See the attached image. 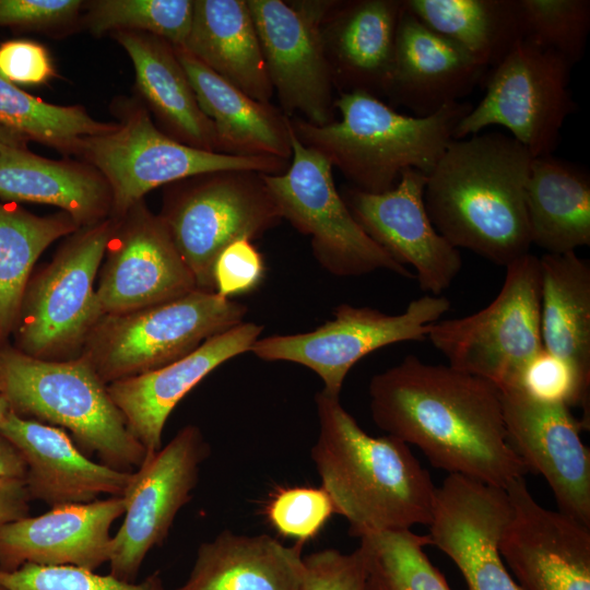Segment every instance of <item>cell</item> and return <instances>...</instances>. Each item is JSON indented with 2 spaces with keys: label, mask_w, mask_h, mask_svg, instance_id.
<instances>
[{
  "label": "cell",
  "mask_w": 590,
  "mask_h": 590,
  "mask_svg": "<svg viewBox=\"0 0 590 590\" xmlns=\"http://www.w3.org/2000/svg\"><path fill=\"white\" fill-rule=\"evenodd\" d=\"M369 397L375 424L448 475L506 489L529 472L508 441L500 390L483 378L408 355L371 378Z\"/></svg>",
  "instance_id": "1"
},
{
  "label": "cell",
  "mask_w": 590,
  "mask_h": 590,
  "mask_svg": "<svg viewBox=\"0 0 590 590\" xmlns=\"http://www.w3.org/2000/svg\"><path fill=\"white\" fill-rule=\"evenodd\" d=\"M532 156L511 135L453 140L427 175L424 203L453 247L507 267L529 253L526 187Z\"/></svg>",
  "instance_id": "2"
},
{
  "label": "cell",
  "mask_w": 590,
  "mask_h": 590,
  "mask_svg": "<svg viewBox=\"0 0 590 590\" xmlns=\"http://www.w3.org/2000/svg\"><path fill=\"white\" fill-rule=\"evenodd\" d=\"M315 402L319 433L311 459L350 535L429 526L437 487L409 445L367 434L340 397L321 389Z\"/></svg>",
  "instance_id": "3"
},
{
  "label": "cell",
  "mask_w": 590,
  "mask_h": 590,
  "mask_svg": "<svg viewBox=\"0 0 590 590\" xmlns=\"http://www.w3.org/2000/svg\"><path fill=\"white\" fill-rule=\"evenodd\" d=\"M341 119L324 126L291 119L297 139L320 153L365 192L393 188L406 169L428 175L451 141L468 103H451L433 115L401 114L364 91L342 93L334 102Z\"/></svg>",
  "instance_id": "4"
},
{
  "label": "cell",
  "mask_w": 590,
  "mask_h": 590,
  "mask_svg": "<svg viewBox=\"0 0 590 590\" xmlns=\"http://www.w3.org/2000/svg\"><path fill=\"white\" fill-rule=\"evenodd\" d=\"M0 387L16 414L67 428L85 455H97L106 465L132 472L146 456L84 361L48 362L1 344Z\"/></svg>",
  "instance_id": "5"
},
{
  "label": "cell",
  "mask_w": 590,
  "mask_h": 590,
  "mask_svg": "<svg viewBox=\"0 0 590 590\" xmlns=\"http://www.w3.org/2000/svg\"><path fill=\"white\" fill-rule=\"evenodd\" d=\"M506 269L491 304L470 316L438 320L426 337L449 366L500 391L519 389L524 371L543 351L539 258L529 252Z\"/></svg>",
  "instance_id": "6"
},
{
  "label": "cell",
  "mask_w": 590,
  "mask_h": 590,
  "mask_svg": "<svg viewBox=\"0 0 590 590\" xmlns=\"http://www.w3.org/2000/svg\"><path fill=\"white\" fill-rule=\"evenodd\" d=\"M263 174L221 170L182 179L168 197L163 219L197 288L215 292L213 269L232 243L252 241L282 216Z\"/></svg>",
  "instance_id": "7"
},
{
  "label": "cell",
  "mask_w": 590,
  "mask_h": 590,
  "mask_svg": "<svg viewBox=\"0 0 590 590\" xmlns=\"http://www.w3.org/2000/svg\"><path fill=\"white\" fill-rule=\"evenodd\" d=\"M75 154L105 178L119 213H127L162 185L221 170L279 175L290 164L275 157L232 155L184 144L160 130L140 107L126 109L114 129L83 138Z\"/></svg>",
  "instance_id": "8"
},
{
  "label": "cell",
  "mask_w": 590,
  "mask_h": 590,
  "mask_svg": "<svg viewBox=\"0 0 590 590\" xmlns=\"http://www.w3.org/2000/svg\"><path fill=\"white\" fill-rule=\"evenodd\" d=\"M291 146L292 161L287 169L279 175L262 176L282 220L310 237L318 263L341 278L361 276L377 270L415 278L363 231L337 190L330 163L304 145L292 125Z\"/></svg>",
  "instance_id": "9"
},
{
  "label": "cell",
  "mask_w": 590,
  "mask_h": 590,
  "mask_svg": "<svg viewBox=\"0 0 590 590\" xmlns=\"http://www.w3.org/2000/svg\"><path fill=\"white\" fill-rule=\"evenodd\" d=\"M571 67L557 52L521 39L492 69L483 98L459 121L455 140L500 126L532 157L552 155L576 108L569 88Z\"/></svg>",
  "instance_id": "10"
},
{
  "label": "cell",
  "mask_w": 590,
  "mask_h": 590,
  "mask_svg": "<svg viewBox=\"0 0 590 590\" xmlns=\"http://www.w3.org/2000/svg\"><path fill=\"white\" fill-rule=\"evenodd\" d=\"M449 308L448 298L429 294L398 315L341 304L333 318L315 330L259 338L249 352L268 362L303 365L319 376L323 391L340 397L346 375L361 358L394 343L424 340Z\"/></svg>",
  "instance_id": "11"
},
{
  "label": "cell",
  "mask_w": 590,
  "mask_h": 590,
  "mask_svg": "<svg viewBox=\"0 0 590 590\" xmlns=\"http://www.w3.org/2000/svg\"><path fill=\"white\" fill-rule=\"evenodd\" d=\"M247 307L199 288L120 315L101 342L96 373L115 381L167 365L244 321Z\"/></svg>",
  "instance_id": "12"
},
{
  "label": "cell",
  "mask_w": 590,
  "mask_h": 590,
  "mask_svg": "<svg viewBox=\"0 0 590 590\" xmlns=\"http://www.w3.org/2000/svg\"><path fill=\"white\" fill-rule=\"evenodd\" d=\"M208 456L200 429L188 425L131 472L122 495L123 520L110 543L111 576L134 582L148 553L164 542L177 514L191 499Z\"/></svg>",
  "instance_id": "13"
},
{
  "label": "cell",
  "mask_w": 590,
  "mask_h": 590,
  "mask_svg": "<svg viewBox=\"0 0 590 590\" xmlns=\"http://www.w3.org/2000/svg\"><path fill=\"white\" fill-rule=\"evenodd\" d=\"M338 3L247 1L273 91L285 111L316 126L333 121L334 78L320 25Z\"/></svg>",
  "instance_id": "14"
},
{
  "label": "cell",
  "mask_w": 590,
  "mask_h": 590,
  "mask_svg": "<svg viewBox=\"0 0 590 590\" xmlns=\"http://www.w3.org/2000/svg\"><path fill=\"white\" fill-rule=\"evenodd\" d=\"M111 235L110 222L94 224L27 285L13 327L16 350L38 357L73 342L99 315L94 281Z\"/></svg>",
  "instance_id": "15"
},
{
  "label": "cell",
  "mask_w": 590,
  "mask_h": 590,
  "mask_svg": "<svg viewBox=\"0 0 590 590\" xmlns=\"http://www.w3.org/2000/svg\"><path fill=\"white\" fill-rule=\"evenodd\" d=\"M498 551L521 590H590V527L541 506L524 477L506 487Z\"/></svg>",
  "instance_id": "16"
},
{
  "label": "cell",
  "mask_w": 590,
  "mask_h": 590,
  "mask_svg": "<svg viewBox=\"0 0 590 590\" xmlns=\"http://www.w3.org/2000/svg\"><path fill=\"white\" fill-rule=\"evenodd\" d=\"M507 438L529 472L547 482L560 512L590 527V451L586 428L562 402L522 389L502 390Z\"/></svg>",
  "instance_id": "17"
},
{
  "label": "cell",
  "mask_w": 590,
  "mask_h": 590,
  "mask_svg": "<svg viewBox=\"0 0 590 590\" xmlns=\"http://www.w3.org/2000/svg\"><path fill=\"white\" fill-rule=\"evenodd\" d=\"M427 176L402 173L397 185L381 193L352 188L343 200L363 231L398 263L411 266L423 292L440 295L462 268L459 249L433 225L424 203Z\"/></svg>",
  "instance_id": "18"
},
{
  "label": "cell",
  "mask_w": 590,
  "mask_h": 590,
  "mask_svg": "<svg viewBox=\"0 0 590 590\" xmlns=\"http://www.w3.org/2000/svg\"><path fill=\"white\" fill-rule=\"evenodd\" d=\"M509 514L503 488L457 474L436 488L429 544L457 565L468 590H521L498 551Z\"/></svg>",
  "instance_id": "19"
},
{
  "label": "cell",
  "mask_w": 590,
  "mask_h": 590,
  "mask_svg": "<svg viewBox=\"0 0 590 590\" xmlns=\"http://www.w3.org/2000/svg\"><path fill=\"white\" fill-rule=\"evenodd\" d=\"M128 212L96 290L98 314H129L197 288L163 219L140 202Z\"/></svg>",
  "instance_id": "20"
},
{
  "label": "cell",
  "mask_w": 590,
  "mask_h": 590,
  "mask_svg": "<svg viewBox=\"0 0 590 590\" xmlns=\"http://www.w3.org/2000/svg\"><path fill=\"white\" fill-rule=\"evenodd\" d=\"M262 331L243 321L167 365L110 382L108 393L146 456L162 448L165 423L179 401L224 362L249 352Z\"/></svg>",
  "instance_id": "21"
},
{
  "label": "cell",
  "mask_w": 590,
  "mask_h": 590,
  "mask_svg": "<svg viewBox=\"0 0 590 590\" xmlns=\"http://www.w3.org/2000/svg\"><path fill=\"white\" fill-rule=\"evenodd\" d=\"M123 512V497L110 496L11 521L0 528V569L35 564L95 570L108 563L110 528Z\"/></svg>",
  "instance_id": "22"
},
{
  "label": "cell",
  "mask_w": 590,
  "mask_h": 590,
  "mask_svg": "<svg viewBox=\"0 0 590 590\" xmlns=\"http://www.w3.org/2000/svg\"><path fill=\"white\" fill-rule=\"evenodd\" d=\"M0 435L20 452L30 499L48 506L83 504L101 495L122 496L131 472L91 460L62 428L10 411Z\"/></svg>",
  "instance_id": "23"
},
{
  "label": "cell",
  "mask_w": 590,
  "mask_h": 590,
  "mask_svg": "<svg viewBox=\"0 0 590 590\" xmlns=\"http://www.w3.org/2000/svg\"><path fill=\"white\" fill-rule=\"evenodd\" d=\"M484 71L460 46L425 25L402 1L393 66L385 93L394 104L409 108L416 117L433 115L471 93Z\"/></svg>",
  "instance_id": "24"
},
{
  "label": "cell",
  "mask_w": 590,
  "mask_h": 590,
  "mask_svg": "<svg viewBox=\"0 0 590 590\" xmlns=\"http://www.w3.org/2000/svg\"><path fill=\"white\" fill-rule=\"evenodd\" d=\"M198 104L212 121L221 152L290 162L291 120L271 104L251 98L182 47H174Z\"/></svg>",
  "instance_id": "25"
},
{
  "label": "cell",
  "mask_w": 590,
  "mask_h": 590,
  "mask_svg": "<svg viewBox=\"0 0 590 590\" xmlns=\"http://www.w3.org/2000/svg\"><path fill=\"white\" fill-rule=\"evenodd\" d=\"M303 546L224 530L198 547L187 580L176 590H302Z\"/></svg>",
  "instance_id": "26"
},
{
  "label": "cell",
  "mask_w": 590,
  "mask_h": 590,
  "mask_svg": "<svg viewBox=\"0 0 590 590\" xmlns=\"http://www.w3.org/2000/svg\"><path fill=\"white\" fill-rule=\"evenodd\" d=\"M402 1L359 0L340 3L327 17L323 38L331 54L333 78L345 92L385 95L394 58L396 34ZM344 92V93H345Z\"/></svg>",
  "instance_id": "27"
},
{
  "label": "cell",
  "mask_w": 590,
  "mask_h": 590,
  "mask_svg": "<svg viewBox=\"0 0 590 590\" xmlns=\"http://www.w3.org/2000/svg\"><path fill=\"white\" fill-rule=\"evenodd\" d=\"M114 37L129 55L139 92L170 138L221 152L212 121L203 114L174 46L146 33L120 31Z\"/></svg>",
  "instance_id": "28"
},
{
  "label": "cell",
  "mask_w": 590,
  "mask_h": 590,
  "mask_svg": "<svg viewBox=\"0 0 590 590\" xmlns=\"http://www.w3.org/2000/svg\"><path fill=\"white\" fill-rule=\"evenodd\" d=\"M182 48L251 98L270 104L273 87L247 1H193Z\"/></svg>",
  "instance_id": "29"
},
{
  "label": "cell",
  "mask_w": 590,
  "mask_h": 590,
  "mask_svg": "<svg viewBox=\"0 0 590 590\" xmlns=\"http://www.w3.org/2000/svg\"><path fill=\"white\" fill-rule=\"evenodd\" d=\"M0 198L59 206L78 224L97 221L113 204L107 181L93 166L38 156L27 146L0 154Z\"/></svg>",
  "instance_id": "30"
},
{
  "label": "cell",
  "mask_w": 590,
  "mask_h": 590,
  "mask_svg": "<svg viewBox=\"0 0 590 590\" xmlns=\"http://www.w3.org/2000/svg\"><path fill=\"white\" fill-rule=\"evenodd\" d=\"M539 263L543 349L590 391V263L576 251L545 253Z\"/></svg>",
  "instance_id": "31"
},
{
  "label": "cell",
  "mask_w": 590,
  "mask_h": 590,
  "mask_svg": "<svg viewBox=\"0 0 590 590\" xmlns=\"http://www.w3.org/2000/svg\"><path fill=\"white\" fill-rule=\"evenodd\" d=\"M531 244L546 253L590 245V177L552 155L532 157L526 187Z\"/></svg>",
  "instance_id": "32"
},
{
  "label": "cell",
  "mask_w": 590,
  "mask_h": 590,
  "mask_svg": "<svg viewBox=\"0 0 590 590\" xmlns=\"http://www.w3.org/2000/svg\"><path fill=\"white\" fill-rule=\"evenodd\" d=\"M425 25L494 68L524 38L519 0H403Z\"/></svg>",
  "instance_id": "33"
},
{
  "label": "cell",
  "mask_w": 590,
  "mask_h": 590,
  "mask_svg": "<svg viewBox=\"0 0 590 590\" xmlns=\"http://www.w3.org/2000/svg\"><path fill=\"white\" fill-rule=\"evenodd\" d=\"M78 225L67 213L37 216L0 202V345L13 330L37 258Z\"/></svg>",
  "instance_id": "34"
},
{
  "label": "cell",
  "mask_w": 590,
  "mask_h": 590,
  "mask_svg": "<svg viewBox=\"0 0 590 590\" xmlns=\"http://www.w3.org/2000/svg\"><path fill=\"white\" fill-rule=\"evenodd\" d=\"M0 125L22 133L28 140L74 154L83 138L116 127V123L94 119L80 106L54 105L34 97L1 74Z\"/></svg>",
  "instance_id": "35"
},
{
  "label": "cell",
  "mask_w": 590,
  "mask_h": 590,
  "mask_svg": "<svg viewBox=\"0 0 590 590\" xmlns=\"http://www.w3.org/2000/svg\"><path fill=\"white\" fill-rule=\"evenodd\" d=\"M428 544L427 535L412 530L362 536L365 590H450L424 552Z\"/></svg>",
  "instance_id": "36"
},
{
  "label": "cell",
  "mask_w": 590,
  "mask_h": 590,
  "mask_svg": "<svg viewBox=\"0 0 590 590\" xmlns=\"http://www.w3.org/2000/svg\"><path fill=\"white\" fill-rule=\"evenodd\" d=\"M193 1L95 0L86 4L84 22L93 34L139 32L182 47L191 27Z\"/></svg>",
  "instance_id": "37"
},
{
  "label": "cell",
  "mask_w": 590,
  "mask_h": 590,
  "mask_svg": "<svg viewBox=\"0 0 590 590\" xmlns=\"http://www.w3.org/2000/svg\"><path fill=\"white\" fill-rule=\"evenodd\" d=\"M524 39L571 66L583 57L590 31L589 0H519Z\"/></svg>",
  "instance_id": "38"
},
{
  "label": "cell",
  "mask_w": 590,
  "mask_h": 590,
  "mask_svg": "<svg viewBox=\"0 0 590 590\" xmlns=\"http://www.w3.org/2000/svg\"><path fill=\"white\" fill-rule=\"evenodd\" d=\"M2 590H164L162 579L153 574L141 582L122 581L110 574L69 566L25 564L15 570L0 569Z\"/></svg>",
  "instance_id": "39"
},
{
  "label": "cell",
  "mask_w": 590,
  "mask_h": 590,
  "mask_svg": "<svg viewBox=\"0 0 590 590\" xmlns=\"http://www.w3.org/2000/svg\"><path fill=\"white\" fill-rule=\"evenodd\" d=\"M333 514V503L321 486L280 489L267 506L271 526L281 535L303 544L315 538Z\"/></svg>",
  "instance_id": "40"
},
{
  "label": "cell",
  "mask_w": 590,
  "mask_h": 590,
  "mask_svg": "<svg viewBox=\"0 0 590 590\" xmlns=\"http://www.w3.org/2000/svg\"><path fill=\"white\" fill-rule=\"evenodd\" d=\"M302 590H365V566L359 547L352 553L324 548L303 556Z\"/></svg>",
  "instance_id": "41"
},
{
  "label": "cell",
  "mask_w": 590,
  "mask_h": 590,
  "mask_svg": "<svg viewBox=\"0 0 590 590\" xmlns=\"http://www.w3.org/2000/svg\"><path fill=\"white\" fill-rule=\"evenodd\" d=\"M264 275L261 253L248 239L229 244L217 257L213 269L215 293L225 298L255 290Z\"/></svg>",
  "instance_id": "42"
},
{
  "label": "cell",
  "mask_w": 590,
  "mask_h": 590,
  "mask_svg": "<svg viewBox=\"0 0 590 590\" xmlns=\"http://www.w3.org/2000/svg\"><path fill=\"white\" fill-rule=\"evenodd\" d=\"M80 0H0V26L54 30L73 22Z\"/></svg>",
  "instance_id": "43"
},
{
  "label": "cell",
  "mask_w": 590,
  "mask_h": 590,
  "mask_svg": "<svg viewBox=\"0 0 590 590\" xmlns=\"http://www.w3.org/2000/svg\"><path fill=\"white\" fill-rule=\"evenodd\" d=\"M0 74L8 81L39 85L55 75L47 49L30 39H12L0 45Z\"/></svg>",
  "instance_id": "44"
},
{
  "label": "cell",
  "mask_w": 590,
  "mask_h": 590,
  "mask_svg": "<svg viewBox=\"0 0 590 590\" xmlns=\"http://www.w3.org/2000/svg\"><path fill=\"white\" fill-rule=\"evenodd\" d=\"M30 500L24 483L0 487V528L27 516Z\"/></svg>",
  "instance_id": "45"
},
{
  "label": "cell",
  "mask_w": 590,
  "mask_h": 590,
  "mask_svg": "<svg viewBox=\"0 0 590 590\" xmlns=\"http://www.w3.org/2000/svg\"><path fill=\"white\" fill-rule=\"evenodd\" d=\"M26 467L17 449L0 435V487L25 484Z\"/></svg>",
  "instance_id": "46"
},
{
  "label": "cell",
  "mask_w": 590,
  "mask_h": 590,
  "mask_svg": "<svg viewBox=\"0 0 590 590\" xmlns=\"http://www.w3.org/2000/svg\"><path fill=\"white\" fill-rule=\"evenodd\" d=\"M28 139L22 133L0 125V154L16 148H26Z\"/></svg>",
  "instance_id": "47"
},
{
  "label": "cell",
  "mask_w": 590,
  "mask_h": 590,
  "mask_svg": "<svg viewBox=\"0 0 590 590\" xmlns=\"http://www.w3.org/2000/svg\"><path fill=\"white\" fill-rule=\"evenodd\" d=\"M10 411H11L10 403L0 387V423Z\"/></svg>",
  "instance_id": "48"
},
{
  "label": "cell",
  "mask_w": 590,
  "mask_h": 590,
  "mask_svg": "<svg viewBox=\"0 0 590 590\" xmlns=\"http://www.w3.org/2000/svg\"><path fill=\"white\" fill-rule=\"evenodd\" d=\"M0 590H2V588H0Z\"/></svg>",
  "instance_id": "49"
}]
</instances>
